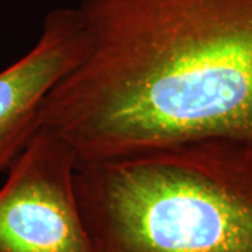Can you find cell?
Masks as SVG:
<instances>
[{
    "mask_svg": "<svg viewBox=\"0 0 252 252\" xmlns=\"http://www.w3.org/2000/svg\"><path fill=\"white\" fill-rule=\"evenodd\" d=\"M87 51L41 126L80 162L205 137L252 143V0H81Z\"/></svg>",
    "mask_w": 252,
    "mask_h": 252,
    "instance_id": "obj_1",
    "label": "cell"
},
{
    "mask_svg": "<svg viewBox=\"0 0 252 252\" xmlns=\"http://www.w3.org/2000/svg\"><path fill=\"white\" fill-rule=\"evenodd\" d=\"M95 252H252V143L205 137L76 167Z\"/></svg>",
    "mask_w": 252,
    "mask_h": 252,
    "instance_id": "obj_2",
    "label": "cell"
},
{
    "mask_svg": "<svg viewBox=\"0 0 252 252\" xmlns=\"http://www.w3.org/2000/svg\"><path fill=\"white\" fill-rule=\"evenodd\" d=\"M77 158L41 126L0 188V252H95L76 192Z\"/></svg>",
    "mask_w": 252,
    "mask_h": 252,
    "instance_id": "obj_3",
    "label": "cell"
},
{
    "mask_svg": "<svg viewBox=\"0 0 252 252\" xmlns=\"http://www.w3.org/2000/svg\"><path fill=\"white\" fill-rule=\"evenodd\" d=\"M86 51L77 10L55 9L45 17L35 45L0 72V172L9 170L38 132L48 94Z\"/></svg>",
    "mask_w": 252,
    "mask_h": 252,
    "instance_id": "obj_4",
    "label": "cell"
}]
</instances>
